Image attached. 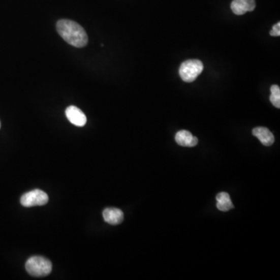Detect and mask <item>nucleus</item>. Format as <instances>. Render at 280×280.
Instances as JSON below:
<instances>
[{
    "label": "nucleus",
    "instance_id": "obj_1",
    "mask_svg": "<svg viewBox=\"0 0 280 280\" xmlns=\"http://www.w3.org/2000/svg\"><path fill=\"white\" fill-rule=\"evenodd\" d=\"M58 35L72 46L83 48L88 43V36L83 27L71 20H60L57 22Z\"/></svg>",
    "mask_w": 280,
    "mask_h": 280
},
{
    "label": "nucleus",
    "instance_id": "obj_2",
    "mask_svg": "<svg viewBox=\"0 0 280 280\" xmlns=\"http://www.w3.org/2000/svg\"><path fill=\"white\" fill-rule=\"evenodd\" d=\"M26 269L30 275L35 277H44L52 272V262L42 256H34L26 262Z\"/></svg>",
    "mask_w": 280,
    "mask_h": 280
},
{
    "label": "nucleus",
    "instance_id": "obj_3",
    "mask_svg": "<svg viewBox=\"0 0 280 280\" xmlns=\"http://www.w3.org/2000/svg\"><path fill=\"white\" fill-rule=\"evenodd\" d=\"M203 64L199 59H189L184 61L179 69V75L183 81L193 83L203 71Z\"/></svg>",
    "mask_w": 280,
    "mask_h": 280
},
{
    "label": "nucleus",
    "instance_id": "obj_4",
    "mask_svg": "<svg viewBox=\"0 0 280 280\" xmlns=\"http://www.w3.org/2000/svg\"><path fill=\"white\" fill-rule=\"evenodd\" d=\"M48 202V196L45 192L40 189H35L25 193L20 199V203L24 207L44 206Z\"/></svg>",
    "mask_w": 280,
    "mask_h": 280
},
{
    "label": "nucleus",
    "instance_id": "obj_5",
    "mask_svg": "<svg viewBox=\"0 0 280 280\" xmlns=\"http://www.w3.org/2000/svg\"><path fill=\"white\" fill-rule=\"evenodd\" d=\"M66 115L69 121L78 127H83L86 125V117L84 113L76 106H70L66 110Z\"/></svg>",
    "mask_w": 280,
    "mask_h": 280
},
{
    "label": "nucleus",
    "instance_id": "obj_6",
    "mask_svg": "<svg viewBox=\"0 0 280 280\" xmlns=\"http://www.w3.org/2000/svg\"><path fill=\"white\" fill-rule=\"evenodd\" d=\"M255 0H233L231 10L236 15H244L247 12L253 11L256 9Z\"/></svg>",
    "mask_w": 280,
    "mask_h": 280
},
{
    "label": "nucleus",
    "instance_id": "obj_7",
    "mask_svg": "<svg viewBox=\"0 0 280 280\" xmlns=\"http://www.w3.org/2000/svg\"><path fill=\"white\" fill-rule=\"evenodd\" d=\"M103 217L105 221L111 225H118L124 220V213L117 208H107L104 210Z\"/></svg>",
    "mask_w": 280,
    "mask_h": 280
},
{
    "label": "nucleus",
    "instance_id": "obj_8",
    "mask_svg": "<svg viewBox=\"0 0 280 280\" xmlns=\"http://www.w3.org/2000/svg\"><path fill=\"white\" fill-rule=\"evenodd\" d=\"M175 141L180 146L193 147L198 144V138L193 136L190 132L181 130L176 133Z\"/></svg>",
    "mask_w": 280,
    "mask_h": 280
},
{
    "label": "nucleus",
    "instance_id": "obj_9",
    "mask_svg": "<svg viewBox=\"0 0 280 280\" xmlns=\"http://www.w3.org/2000/svg\"><path fill=\"white\" fill-rule=\"evenodd\" d=\"M253 136H256L265 146H270L275 142V137L270 130L265 127H256L252 130Z\"/></svg>",
    "mask_w": 280,
    "mask_h": 280
},
{
    "label": "nucleus",
    "instance_id": "obj_10",
    "mask_svg": "<svg viewBox=\"0 0 280 280\" xmlns=\"http://www.w3.org/2000/svg\"><path fill=\"white\" fill-rule=\"evenodd\" d=\"M216 207L219 210L223 212L231 210L234 209L232 201H231L230 195L227 193H221L216 196Z\"/></svg>",
    "mask_w": 280,
    "mask_h": 280
},
{
    "label": "nucleus",
    "instance_id": "obj_11",
    "mask_svg": "<svg viewBox=\"0 0 280 280\" xmlns=\"http://www.w3.org/2000/svg\"><path fill=\"white\" fill-rule=\"evenodd\" d=\"M271 96L269 98L271 103L275 107V108H280V88L277 85H272L270 88Z\"/></svg>",
    "mask_w": 280,
    "mask_h": 280
},
{
    "label": "nucleus",
    "instance_id": "obj_12",
    "mask_svg": "<svg viewBox=\"0 0 280 280\" xmlns=\"http://www.w3.org/2000/svg\"><path fill=\"white\" fill-rule=\"evenodd\" d=\"M271 36L278 37L280 35V23L278 22L276 24L274 25L272 30L270 32Z\"/></svg>",
    "mask_w": 280,
    "mask_h": 280
},
{
    "label": "nucleus",
    "instance_id": "obj_13",
    "mask_svg": "<svg viewBox=\"0 0 280 280\" xmlns=\"http://www.w3.org/2000/svg\"><path fill=\"white\" fill-rule=\"evenodd\" d=\"M0 128H1V122H0Z\"/></svg>",
    "mask_w": 280,
    "mask_h": 280
}]
</instances>
